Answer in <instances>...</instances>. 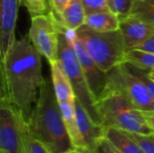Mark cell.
I'll return each instance as SVG.
<instances>
[{
	"mask_svg": "<svg viewBox=\"0 0 154 153\" xmlns=\"http://www.w3.org/2000/svg\"><path fill=\"white\" fill-rule=\"evenodd\" d=\"M59 25V24H58ZM60 42H59V61L66 72L75 93L76 98L81 103L85 109L89 113L93 120L103 126L101 119L97 110L96 99L94 98L77 54L70 44L67 30L59 25Z\"/></svg>",
	"mask_w": 154,
	"mask_h": 153,
	"instance_id": "cell-5",
	"label": "cell"
},
{
	"mask_svg": "<svg viewBox=\"0 0 154 153\" xmlns=\"http://www.w3.org/2000/svg\"><path fill=\"white\" fill-rule=\"evenodd\" d=\"M149 75H150V77L152 78L154 80V70H151V71H149Z\"/></svg>",
	"mask_w": 154,
	"mask_h": 153,
	"instance_id": "cell-31",
	"label": "cell"
},
{
	"mask_svg": "<svg viewBox=\"0 0 154 153\" xmlns=\"http://www.w3.org/2000/svg\"><path fill=\"white\" fill-rule=\"evenodd\" d=\"M85 24L97 32H113L119 30V17L111 12L101 11L86 15Z\"/></svg>",
	"mask_w": 154,
	"mask_h": 153,
	"instance_id": "cell-16",
	"label": "cell"
},
{
	"mask_svg": "<svg viewBox=\"0 0 154 153\" xmlns=\"http://www.w3.org/2000/svg\"><path fill=\"white\" fill-rule=\"evenodd\" d=\"M75 110L78 125L87 146L88 153H92L98 139L104 136L105 127L93 120L89 113L77 98L75 100Z\"/></svg>",
	"mask_w": 154,
	"mask_h": 153,
	"instance_id": "cell-12",
	"label": "cell"
},
{
	"mask_svg": "<svg viewBox=\"0 0 154 153\" xmlns=\"http://www.w3.org/2000/svg\"><path fill=\"white\" fill-rule=\"evenodd\" d=\"M67 34L69 41L72 45L81 65L88 87L97 102V100L102 96V94L107 87V72H105L103 69H101L98 65L91 59L80 41L76 36L74 31H67Z\"/></svg>",
	"mask_w": 154,
	"mask_h": 153,
	"instance_id": "cell-9",
	"label": "cell"
},
{
	"mask_svg": "<svg viewBox=\"0 0 154 153\" xmlns=\"http://www.w3.org/2000/svg\"><path fill=\"white\" fill-rule=\"evenodd\" d=\"M23 153H51L41 142L34 138L31 133H26L23 141Z\"/></svg>",
	"mask_w": 154,
	"mask_h": 153,
	"instance_id": "cell-23",
	"label": "cell"
},
{
	"mask_svg": "<svg viewBox=\"0 0 154 153\" xmlns=\"http://www.w3.org/2000/svg\"><path fill=\"white\" fill-rule=\"evenodd\" d=\"M63 153H84V152H82L81 151H79V150H78V149H71V150H69V151H66V152H63Z\"/></svg>",
	"mask_w": 154,
	"mask_h": 153,
	"instance_id": "cell-30",
	"label": "cell"
},
{
	"mask_svg": "<svg viewBox=\"0 0 154 153\" xmlns=\"http://www.w3.org/2000/svg\"><path fill=\"white\" fill-rule=\"evenodd\" d=\"M135 49L148 51L154 54V34L151 35L148 39H146L144 41H143L141 44H139Z\"/></svg>",
	"mask_w": 154,
	"mask_h": 153,
	"instance_id": "cell-28",
	"label": "cell"
},
{
	"mask_svg": "<svg viewBox=\"0 0 154 153\" xmlns=\"http://www.w3.org/2000/svg\"><path fill=\"white\" fill-rule=\"evenodd\" d=\"M119 31L123 36L126 51L135 49L139 44L154 34V28L142 17L130 14L120 17Z\"/></svg>",
	"mask_w": 154,
	"mask_h": 153,
	"instance_id": "cell-11",
	"label": "cell"
},
{
	"mask_svg": "<svg viewBox=\"0 0 154 153\" xmlns=\"http://www.w3.org/2000/svg\"><path fill=\"white\" fill-rule=\"evenodd\" d=\"M125 62L126 63V65H127L128 69H130V71L133 72L135 76H137L145 84V86L147 87V88L150 91L151 95L152 96V97L154 98V80L150 77L149 70L140 69V68L135 67L134 65H133L131 63H128L126 61H125Z\"/></svg>",
	"mask_w": 154,
	"mask_h": 153,
	"instance_id": "cell-24",
	"label": "cell"
},
{
	"mask_svg": "<svg viewBox=\"0 0 154 153\" xmlns=\"http://www.w3.org/2000/svg\"><path fill=\"white\" fill-rule=\"evenodd\" d=\"M1 96L17 107L27 121L37 103L44 78L42 55L29 35L16 40L1 60Z\"/></svg>",
	"mask_w": 154,
	"mask_h": 153,
	"instance_id": "cell-1",
	"label": "cell"
},
{
	"mask_svg": "<svg viewBox=\"0 0 154 153\" xmlns=\"http://www.w3.org/2000/svg\"><path fill=\"white\" fill-rule=\"evenodd\" d=\"M134 3V0H107L109 10L119 18L131 14Z\"/></svg>",
	"mask_w": 154,
	"mask_h": 153,
	"instance_id": "cell-22",
	"label": "cell"
},
{
	"mask_svg": "<svg viewBox=\"0 0 154 153\" xmlns=\"http://www.w3.org/2000/svg\"><path fill=\"white\" fill-rule=\"evenodd\" d=\"M130 137L139 145L144 153H154V133H128Z\"/></svg>",
	"mask_w": 154,
	"mask_h": 153,
	"instance_id": "cell-21",
	"label": "cell"
},
{
	"mask_svg": "<svg viewBox=\"0 0 154 153\" xmlns=\"http://www.w3.org/2000/svg\"><path fill=\"white\" fill-rule=\"evenodd\" d=\"M81 1L85 9L86 15L92 13L109 10L107 0H81Z\"/></svg>",
	"mask_w": 154,
	"mask_h": 153,
	"instance_id": "cell-25",
	"label": "cell"
},
{
	"mask_svg": "<svg viewBox=\"0 0 154 153\" xmlns=\"http://www.w3.org/2000/svg\"><path fill=\"white\" fill-rule=\"evenodd\" d=\"M70 1L71 0H49V5L51 7L50 12L53 14V16H59L67 8Z\"/></svg>",
	"mask_w": 154,
	"mask_h": 153,
	"instance_id": "cell-27",
	"label": "cell"
},
{
	"mask_svg": "<svg viewBox=\"0 0 154 153\" xmlns=\"http://www.w3.org/2000/svg\"><path fill=\"white\" fill-rule=\"evenodd\" d=\"M21 0H0V60L14 43L15 27Z\"/></svg>",
	"mask_w": 154,
	"mask_h": 153,
	"instance_id": "cell-10",
	"label": "cell"
},
{
	"mask_svg": "<svg viewBox=\"0 0 154 153\" xmlns=\"http://www.w3.org/2000/svg\"><path fill=\"white\" fill-rule=\"evenodd\" d=\"M144 115L148 125L150 126L152 133H154V111L153 112H144Z\"/></svg>",
	"mask_w": 154,
	"mask_h": 153,
	"instance_id": "cell-29",
	"label": "cell"
},
{
	"mask_svg": "<svg viewBox=\"0 0 154 153\" xmlns=\"http://www.w3.org/2000/svg\"><path fill=\"white\" fill-rule=\"evenodd\" d=\"M107 87L125 96L130 103L143 112H153L154 98L145 84L130 71L124 61L107 72Z\"/></svg>",
	"mask_w": 154,
	"mask_h": 153,
	"instance_id": "cell-6",
	"label": "cell"
},
{
	"mask_svg": "<svg viewBox=\"0 0 154 153\" xmlns=\"http://www.w3.org/2000/svg\"><path fill=\"white\" fill-rule=\"evenodd\" d=\"M74 32L91 59L105 72L125 61L126 50L119 30L97 32L84 24Z\"/></svg>",
	"mask_w": 154,
	"mask_h": 153,
	"instance_id": "cell-4",
	"label": "cell"
},
{
	"mask_svg": "<svg viewBox=\"0 0 154 153\" xmlns=\"http://www.w3.org/2000/svg\"><path fill=\"white\" fill-rule=\"evenodd\" d=\"M131 14L142 17L154 28V0H134Z\"/></svg>",
	"mask_w": 154,
	"mask_h": 153,
	"instance_id": "cell-19",
	"label": "cell"
},
{
	"mask_svg": "<svg viewBox=\"0 0 154 153\" xmlns=\"http://www.w3.org/2000/svg\"><path fill=\"white\" fill-rule=\"evenodd\" d=\"M28 35L32 45L49 63L59 60L60 29L51 12L32 18Z\"/></svg>",
	"mask_w": 154,
	"mask_h": 153,
	"instance_id": "cell-8",
	"label": "cell"
},
{
	"mask_svg": "<svg viewBox=\"0 0 154 153\" xmlns=\"http://www.w3.org/2000/svg\"><path fill=\"white\" fill-rule=\"evenodd\" d=\"M96 106L105 128L114 127L128 133H152L144 112L134 107L116 90L106 87L97 100Z\"/></svg>",
	"mask_w": 154,
	"mask_h": 153,
	"instance_id": "cell-3",
	"label": "cell"
},
{
	"mask_svg": "<svg viewBox=\"0 0 154 153\" xmlns=\"http://www.w3.org/2000/svg\"><path fill=\"white\" fill-rule=\"evenodd\" d=\"M53 15V14H52ZM60 26L67 31H76L85 24L86 13L81 0H71L61 14L55 17Z\"/></svg>",
	"mask_w": 154,
	"mask_h": 153,
	"instance_id": "cell-15",
	"label": "cell"
},
{
	"mask_svg": "<svg viewBox=\"0 0 154 153\" xmlns=\"http://www.w3.org/2000/svg\"><path fill=\"white\" fill-rule=\"evenodd\" d=\"M104 136L121 153H144L125 131L106 127L104 130Z\"/></svg>",
	"mask_w": 154,
	"mask_h": 153,
	"instance_id": "cell-17",
	"label": "cell"
},
{
	"mask_svg": "<svg viewBox=\"0 0 154 153\" xmlns=\"http://www.w3.org/2000/svg\"><path fill=\"white\" fill-rule=\"evenodd\" d=\"M125 61L143 69L154 70V54L141 50L138 49H132L125 51Z\"/></svg>",
	"mask_w": 154,
	"mask_h": 153,
	"instance_id": "cell-18",
	"label": "cell"
},
{
	"mask_svg": "<svg viewBox=\"0 0 154 153\" xmlns=\"http://www.w3.org/2000/svg\"><path fill=\"white\" fill-rule=\"evenodd\" d=\"M50 66L51 72V82L58 102L74 103L76 100V96L72 85L66 72L64 71L60 62L59 60H56L51 62Z\"/></svg>",
	"mask_w": 154,
	"mask_h": 153,
	"instance_id": "cell-13",
	"label": "cell"
},
{
	"mask_svg": "<svg viewBox=\"0 0 154 153\" xmlns=\"http://www.w3.org/2000/svg\"><path fill=\"white\" fill-rule=\"evenodd\" d=\"M27 124L31 134L51 153H63L74 149L51 80L44 78Z\"/></svg>",
	"mask_w": 154,
	"mask_h": 153,
	"instance_id": "cell-2",
	"label": "cell"
},
{
	"mask_svg": "<svg viewBox=\"0 0 154 153\" xmlns=\"http://www.w3.org/2000/svg\"><path fill=\"white\" fill-rule=\"evenodd\" d=\"M61 115L64 120L65 126L67 128L69 136L70 138L71 143L74 149H78L82 152L88 153L87 146L85 144L84 139L79 131L75 110V102H62L59 103Z\"/></svg>",
	"mask_w": 154,
	"mask_h": 153,
	"instance_id": "cell-14",
	"label": "cell"
},
{
	"mask_svg": "<svg viewBox=\"0 0 154 153\" xmlns=\"http://www.w3.org/2000/svg\"><path fill=\"white\" fill-rule=\"evenodd\" d=\"M21 5L27 9L32 18L50 13L47 0H21Z\"/></svg>",
	"mask_w": 154,
	"mask_h": 153,
	"instance_id": "cell-20",
	"label": "cell"
},
{
	"mask_svg": "<svg viewBox=\"0 0 154 153\" xmlns=\"http://www.w3.org/2000/svg\"><path fill=\"white\" fill-rule=\"evenodd\" d=\"M27 121L6 97L0 99V153H23Z\"/></svg>",
	"mask_w": 154,
	"mask_h": 153,
	"instance_id": "cell-7",
	"label": "cell"
},
{
	"mask_svg": "<svg viewBox=\"0 0 154 153\" xmlns=\"http://www.w3.org/2000/svg\"><path fill=\"white\" fill-rule=\"evenodd\" d=\"M92 153H121L105 136H102L96 143Z\"/></svg>",
	"mask_w": 154,
	"mask_h": 153,
	"instance_id": "cell-26",
	"label": "cell"
}]
</instances>
